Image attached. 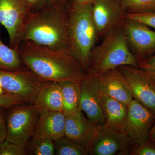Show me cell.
Returning a JSON list of instances; mask_svg holds the SVG:
<instances>
[{"instance_id": "cell-4", "label": "cell", "mask_w": 155, "mask_h": 155, "mask_svg": "<svg viewBox=\"0 0 155 155\" xmlns=\"http://www.w3.org/2000/svg\"><path fill=\"white\" fill-rule=\"evenodd\" d=\"M125 65L139 67V62L129 48L122 25L94 48L89 58V69L101 74Z\"/></svg>"}, {"instance_id": "cell-13", "label": "cell", "mask_w": 155, "mask_h": 155, "mask_svg": "<svg viewBox=\"0 0 155 155\" xmlns=\"http://www.w3.org/2000/svg\"><path fill=\"white\" fill-rule=\"evenodd\" d=\"M118 69L125 76L133 98L155 113V82L144 70L128 65Z\"/></svg>"}, {"instance_id": "cell-1", "label": "cell", "mask_w": 155, "mask_h": 155, "mask_svg": "<svg viewBox=\"0 0 155 155\" xmlns=\"http://www.w3.org/2000/svg\"><path fill=\"white\" fill-rule=\"evenodd\" d=\"M18 52L23 65L46 81L81 82L86 72L69 51H57L23 41Z\"/></svg>"}, {"instance_id": "cell-16", "label": "cell", "mask_w": 155, "mask_h": 155, "mask_svg": "<svg viewBox=\"0 0 155 155\" xmlns=\"http://www.w3.org/2000/svg\"><path fill=\"white\" fill-rule=\"evenodd\" d=\"M97 126L81 110L66 116L64 137L87 147Z\"/></svg>"}, {"instance_id": "cell-3", "label": "cell", "mask_w": 155, "mask_h": 155, "mask_svg": "<svg viewBox=\"0 0 155 155\" xmlns=\"http://www.w3.org/2000/svg\"><path fill=\"white\" fill-rule=\"evenodd\" d=\"M69 51L79 61L85 72L89 69V58L98 38L92 15V4L69 7Z\"/></svg>"}, {"instance_id": "cell-27", "label": "cell", "mask_w": 155, "mask_h": 155, "mask_svg": "<svg viewBox=\"0 0 155 155\" xmlns=\"http://www.w3.org/2000/svg\"><path fill=\"white\" fill-rule=\"evenodd\" d=\"M125 17L137 20L155 28V11L144 14H126Z\"/></svg>"}, {"instance_id": "cell-2", "label": "cell", "mask_w": 155, "mask_h": 155, "mask_svg": "<svg viewBox=\"0 0 155 155\" xmlns=\"http://www.w3.org/2000/svg\"><path fill=\"white\" fill-rule=\"evenodd\" d=\"M64 2H49L31 12L23 27L22 41H29L51 49L69 51V7Z\"/></svg>"}, {"instance_id": "cell-6", "label": "cell", "mask_w": 155, "mask_h": 155, "mask_svg": "<svg viewBox=\"0 0 155 155\" xmlns=\"http://www.w3.org/2000/svg\"><path fill=\"white\" fill-rule=\"evenodd\" d=\"M31 12L25 0H0V24L8 32L12 48L18 50L24 25Z\"/></svg>"}, {"instance_id": "cell-8", "label": "cell", "mask_w": 155, "mask_h": 155, "mask_svg": "<svg viewBox=\"0 0 155 155\" xmlns=\"http://www.w3.org/2000/svg\"><path fill=\"white\" fill-rule=\"evenodd\" d=\"M130 145L126 132L114 130L104 125L97 126L86 149L90 155H129Z\"/></svg>"}, {"instance_id": "cell-35", "label": "cell", "mask_w": 155, "mask_h": 155, "mask_svg": "<svg viewBox=\"0 0 155 155\" xmlns=\"http://www.w3.org/2000/svg\"><path fill=\"white\" fill-rule=\"evenodd\" d=\"M66 0H49V2H64Z\"/></svg>"}, {"instance_id": "cell-22", "label": "cell", "mask_w": 155, "mask_h": 155, "mask_svg": "<svg viewBox=\"0 0 155 155\" xmlns=\"http://www.w3.org/2000/svg\"><path fill=\"white\" fill-rule=\"evenodd\" d=\"M54 155H87L86 147L65 137L54 141Z\"/></svg>"}, {"instance_id": "cell-23", "label": "cell", "mask_w": 155, "mask_h": 155, "mask_svg": "<svg viewBox=\"0 0 155 155\" xmlns=\"http://www.w3.org/2000/svg\"><path fill=\"white\" fill-rule=\"evenodd\" d=\"M126 14H144L155 11V0H120Z\"/></svg>"}, {"instance_id": "cell-28", "label": "cell", "mask_w": 155, "mask_h": 155, "mask_svg": "<svg viewBox=\"0 0 155 155\" xmlns=\"http://www.w3.org/2000/svg\"><path fill=\"white\" fill-rule=\"evenodd\" d=\"M6 108L0 107V143L4 141L7 137Z\"/></svg>"}, {"instance_id": "cell-15", "label": "cell", "mask_w": 155, "mask_h": 155, "mask_svg": "<svg viewBox=\"0 0 155 155\" xmlns=\"http://www.w3.org/2000/svg\"><path fill=\"white\" fill-rule=\"evenodd\" d=\"M65 122L63 112L40 110L33 136L53 141L58 140L65 135Z\"/></svg>"}, {"instance_id": "cell-10", "label": "cell", "mask_w": 155, "mask_h": 155, "mask_svg": "<svg viewBox=\"0 0 155 155\" xmlns=\"http://www.w3.org/2000/svg\"><path fill=\"white\" fill-rule=\"evenodd\" d=\"M155 122V113L133 99L127 106L125 127L131 145L147 141Z\"/></svg>"}, {"instance_id": "cell-21", "label": "cell", "mask_w": 155, "mask_h": 155, "mask_svg": "<svg viewBox=\"0 0 155 155\" xmlns=\"http://www.w3.org/2000/svg\"><path fill=\"white\" fill-rule=\"evenodd\" d=\"M25 148L26 155H54V141L33 136L27 142Z\"/></svg>"}, {"instance_id": "cell-5", "label": "cell", "mask_w": 155, "mask_h": 155, "mask_svg": "<svg viewBox=\"0 0 155 155\" xmlns=\"http://www.w3.org/2000/svg\"><path fill=\"white\" fill-rule=\"evenodd\" d=\"M8 109L6 140L25 147L27 142L33 136L40 110L34 104L28 105H17Z\"/></svg>"}, {"instance_id": "cell-33", "label": "cell", "mask_w": 155, "mask_h": 155, "mask_svg": "<svg viewBox=\"0 0 155 155\" xmlns=\"http://www.w3.org/2000/svg\"><path fill=\"white\" fill-rule=\"evenodd\" d=\"M149 137L155 140V122L150 133Z\"/></svg>"}, {"instance_id": "cell-17", "label": "cell", "mask_w": 155, "mask_h": 155, "mask_svg": "<svg viewBox=\"0 0 155 155\" xmlns=\"http://www.w3.org/2000/svg\"><path fill=\"white\" fill-rule=\"evenodd\" d=\"M99 97L106 126L125 132L128 105L104 94L100 90Z\"/></svg>"}, {"instance_id": "cell-31", "label": "cell", "mask_w": 155, "mask_h": 155, "mask_svg": "<svg viewBox=\"0 0 155 155\" xmlns=\"http://www.w3.org/2000/svg\"><path fill=\"white\" fill-rule=\"evenodd\" d=\"M94 0H71L72 3L76 5H86L92 4Z\"/></svg>"}, {"instance_id": "cell-14", "label": "cell", "mask_w": 155, "mask_h": 155, "mask_svg": "<svg viewBox=\"0 0 155 155\" xmlns=\"http://www.w3.org/2000/svg\"><path fill=\"white\" fill-rule=\"evenodd\" d=\"M96 74L99 87L103 93L127 105L133 99L128 82L118 68Z\"/></svg>"}, {"instance_id": "cell-11", "label": "cell", "mask_w": 155, "mask_h": 155, "mask_svg": "<svg viewBox=\"0 0 155 155\" xmlns=\"http://www.w3.org/2000/svg\"><path fill=\"white\" fill-rule=\"evenodd\" d=\"M126 14L120 0H94L92 15L98 38L122 25Z\"/></svg>"}, {"instance_id": "cell-29", "label": "cell", "mask_w": 155, "mask_h": 155, "mask_svg": "<svg viewBox=\"0 0 155 155\" xmlns=\"http://www.w3.org/2000/svg\"><path fill=\"white\" fill-rule=\"evenodd\" d=\"M139 68L143 70L155 69V54L149 58L140 62Z\"/></svg>"}, {"instance_id": "cell-26", "label": "cell", "mask_w": 155, "mask_h": 155, "mask_svg": "<svg viewBox=\"0 0 155 155\" xmlns=\"http://www.w3.org/2000/svg\"><path fill=\"white\" fill-rule=\"evenodd\" d=\"M25 101L19 96L10 94L0 95V107L8 109L17 105L23 104Z\"/></svg>"}, {"instance_id": "cell-9", "label": "cell", "mask_w": 155, "mask_h": 155, "mask_svg": "<svg viewBox=\"0 0 155 155\" xmlns=\"http://www.w3.org/2000/svg\"><path fill=\"white\" fill-rule=\"evenodd\" d=\"M122 26L129 48L139 64L155 54L154 31L142 22L126 17Z\"/></svg>"}, {"instance_id": "cell-19", "label": "cell", "mask_w": 155, "mask_h": 155, "mask_svg": "<svg viewBox=\"0 0 155 155\" xmlns=\"http://www.w3.org/2000/svg\"><path fill=\"white\" fill-rule=\"evenodd\" d=\"M63 103V110L68 116L81 110L80 82L72 81L60 82Z\"/></svg>"}, {"instance_id": "cell-7", "label": "cell", "mask_w": 155, "mask_h": 155, "mask_svg": "<svg viewBox=\"0 0 155 155\" xmlns=\"http://www.w3.org/2000/svg\"><path fill=\"white\" fill-rule=\"evenodd\" d=\"M45 81L25 67L17 71H0V84L4 90L19 96L26 103L33 104Z\"/></svg>"}, {"instance_id": "cell-32", "label": "cell", "mask_w": 155, "mask_h": 155, "mask_svg": "<svg viewBox=\"0 0 155 155\" xmlns=\"http://www.w3.org/2000/svg\"><path fill=\"white\" fill-rule=\"evenodd\" d=\"M144 71L155 82V69H151V70H144Z\"/></svg>"}, {"instance_id": "cell-25", "label": "cell", "mask_w": 155, "mask_h": 155, "mask_svg": "<svg viewBox=\"0 0 155 155\" xmlns=\"http://www.w3.org/2000/svg\"><path fill=\"white\" fill-rule=\"evenodd\" d=\"M24 147L20 146L7 140L0 143V155H26Z\"/></svg>"}, {"instance_id": "cell-24", "label": "cell", "mask_w": 155, "mask_h": 155, "mask_svg": "<svg viewBox=\"0 0 155 155\" xmlns=\"http://www.w3.org/2000/svg\"><path fill=\"white\" fill-rule=\"evenodd\" d=\"M130 155H155V140L149 138L140 144L131 145L128 150Z\"/></svg>"}, {"instance_id": "cell-34", "label": "cell", "mask_w": 155, "mask_h": 155, "mask_svg": "<svg viewBox=\"0 0 155 155\" xmlns=\"http://www.w3.org/2000/svg\"><path fill=\"white\" fill-rule=\"evenodd\" d=\"M6 94L7 93L4 90V89L2 87L1 85V84H0V95Z\"/></svg>"}, {"instance_id": "cell-18", "label": "cell", "mask_w": 155, "mask_h": 155, "mask_svg": "<svg viewBox=\"0 0 155 155\" xmlns=\"http://www.w3.org/2000/svg\"><path fill=\"white\" fill-rule=\"evenodd\" d=\"M33 104L40 110L63 112V99L60 82L45 81L40 89Z\"/></svg>"}, {"instance_id": "cell-20", "label": "cell", "mask_w": 155, "mask_h": 155, "mask_svg": "<svg viewBox=\"0 0 155 155\" xmlns=\"http://www.w3.org/2000/svg\"><path fill=\"white\" fill-rule=\"evenodd\" d=\"M24 67L18 50L14 49L3 43L0 30V71H17Z\"/></svg>"}, {"instance_id": "cell-30", "label": "cell", "mask_w": 155, "mask_h": 155, "mask_svg": "<svg viewBox=\"0 0 155 155\" xmlns=\"http://www.w3.org/2000/svg\"><path fill=\"white\" fill-rule=\"evenodd\" d=\"M32 12L41 8L49 2V0H25Z\"/></svg>"}, {"instance_id": "cell-12", "label": "cell", "mask_w": 155, "mask_h": 155, "mask_svg": "<svg viewBox=\"0 0 155 155\" xmlns=\"http://www.w3.org/2000/svg\"><path fill=\"white\" fill-rule=\"evenodd\" d=\"M96 73L89 69L80 82L81 110L95 126L105 125Z\"/></svg>"}]
</instances>
